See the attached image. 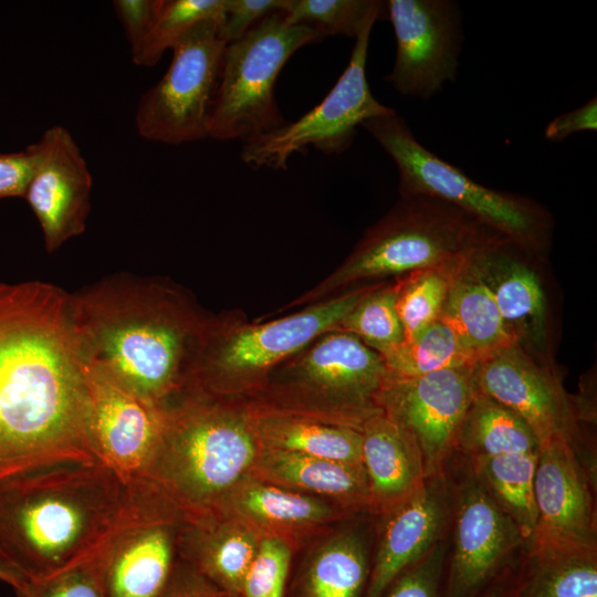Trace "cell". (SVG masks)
Masks as SVG:
<instances>
[{
  "mask_svg": "<svg viewBox=\"0 0 597 597\" xmlns=\"http://www.w3.org/2000/svg\"><path fill=\"white\" fill-rule=\"evenodd\" d=\"M64 462H103L69 293L0 283V482Z\"/></svg>",
  "mask_w": 597,
  "mask_h": 597,
  "instance_id": "1",
  "label": "cell"
},
{
  "mask_svg": "<svg viewBox=\"0 0 597 597\" xmlns=\"http://www.w3.org/2000/svg\"><path fill=\"white\" fill-rule=\"evenodd\" d=\"M69 310L83 362L159 406L187 386L208 318L180 290L116 274L69 294Z\"/></svg>",
  "mask_w": 597,
  "mask_h": 597,
  "instance_id": "2",
  "label": "cell"
},
{
  "mask_svg": "<svg viewBox=\"0 0 597 597\" xmlns=\"http://www.w3.org/2000/svg\"><path fill=\"white\" fill-rule=\"evenodd\" d=\"M149 494L103 462H64L0 482V552L40 580L98 557Z\"/></svg>",
  "mask_w": 597,
  "mask_h": 597,
  "instance_id": "3",
  "label": "cell"
},
{
  "mask_svg": "<svg viewBox=\"0 0 597 597\" xmlns=\"http://www.w3.org/2000/svg\"><path fill=\"white\" fill-rule=\"evenodd\" d=\"M161 407V437L140 481L172 506L201 511L218 504L255 463L253 422L200 392Z\"/></svg>",
  "mask_w": 597,
  "mask_h": 597,
  "instance_id": "4",
  "label": "cell"
},
{
  "mask_svg": "<svg viewBox=\"0 0 597 597\" xmlns=\"http://www.w3.org/2000/svg\"><path fill=\"white\" fill-rule=\"evenodd\" d=\"M483 226L437 198L417 195L369 231L354 253L301 302L313 301L354 282L443 265L490 238Z\"/></svg>",
  "mask_w": 597,
  "mask_h": 597,
  "instance_id": "5",
  "label": "cell"
},
{
  "mask_svg": "<svg viewBox=\"0 0 597 597\" xmlns=\"http://www.w3.org/2000/svg\"><path fill=\"white\" fill-rule=\"evenodd\" d=\"M323 39L311 25L286 23L279 11L227 44L208 138L247 143L284 125L274 95L276 78L297 50Z\"/></svg>",
  "mask_w": 597,
  "mask_h": 597,
  "instance_id": "6",
  "label": "cell"
},
{
  "mask_svg": "<svg viewBox=\"0 0 597 597\" xmlns=\"http://www.w3.org/2000/svg\"><path fill=\"white\" fill-rule=\"evenodd\" d=\"M362 127L394 160L404 197L428 196L471 216L505 238L527 247L544 239L548 218L531 200L488 188L423 146L396 112Z\"/></svg>",
  "mask_w": 597,
  "mask_h": 597,
  "instance_id": "7",
  "label": "cell"
},
{
  "mask_svg": "<svg viewBox=\"0 0 597 597\" xmlns=\"http://www.w3.org/2000/svg\"><path fill=\"white\" fill-rule=\"evenodd\" d=\"M369 290L350 291L263 324L234 327L208 320L187 386L203 391L264 375L320 336L338 331L343 317Z\"/></svg>",
  "mask_w": 597,
  "mask_h": 597,
  "instance_id": "8",
  "label": "cell"
},
{
  "mask_svg": "<svg viewBox=\"0 0 597 597\" xmlns=\"http://www.w3.org/2000/svg\"><path fill=\"white\" fill-rule=\"evenodd\" d=\"M220 22H198L171 48L166 73L137 104L135 126L142 138L167 145L208 138L227 45L219 34Z\"/></svg>",
  "mask_w": 597,
  "mask_h": 597,
  "instance_id": "9",
  "label": "cell"
},
{
  "mask_svg": "<svg viewBox=\"0 0 597 597\" xmlns=\"http://www.w3.org/2000/svg\"><path fill=\"white\" fill-rule=\"evenodd\" d=\"M374 23H367L357 35L346 69L320 104L296 121L243 143L240 156L245 165L285 170L294 154L304 155L310 147L341 155L352 146L363 123L396 113L375 98L366 77Z\"/></svg>",
  "mask_w": 597,
  "mask_h": 597,
  "instance_id": "10",
  "label": "cell"
},
{
  "mask_svg": "<svg viewBox=\"0 0 597 597\" xmlns=\"http://www.w3.org/2000/svg\"><path fill=\"white\" fill-rule=\"evenodd\" d=\"M473 366L398 377L390 374L379 398L384 413L404 428L421 453L427 478L443 473L457 448L475 394Z\"/></svg>",
  "mask_w": 597,
  "mask_h": 597,
  "instance_id": "11",
  "label": "cell"
},
{
  "mask_svg": "<svg viewBox=\"0 0 597 597\" xmlns=\"http://www.w3.org/2000/svg\"><path fill=\"white\" fill-rule=\"evenodd\" d=\"M396 56L385 80L402 96L427 101L454 82L461 50L458 4L450 0L386 1Z\"/></svg>",
  "mask_w": 597,
  "mask_h": 597,
  "instance_id": "12",
  "label": "cell"
},
{
  "mask_svg": "<svg viewBox=\"0 0 597 597\" xmlns=\"http://www.w3.org/2000/svg\"><path fill=\"white\" fill-rule=\"evenodd\" d=\"M536 522L528 540L531 555L597 551L591 479L572 443L540 446L534 479Z\"/></svg>",
  "mask_w": 597,
  "mask_h": 597,
  "instance_id": "13",
  "label": "cell"
},
{
  "mask_svg": "<svg viewBox=\"0 0 597 597\" xmlns=\"http://www.w3.org/2000/svg\"><path fill=\"white\" fill-rule=\"evenodd\" d=\"M290 359V375L335 404L347 426L359 430L383 412L379 398L390 371L381 355L355 335L328 332Z\"/></svg>",
  "mask_w": 597,
  "mask_h": 597,
  "instance_id": "14",
  "label": "cell"
},
{
  "mask_svg": "<svg viewBox=\"0 0 597 597\" xmlns=\"http://www.w3.org/2000/svg\"><path fill=\"white\" fill-rule=\"evenodd\" d=\"M29 147L34 160L23 198L41 227L46 251L52 253L85 231L92 175L64 126L49 127Z\"/></svg>",
  "mask_w": 597,
  "mask_h": 597,
  "instance_id": "15",
  "label": "cell"
},
{
  "mask_svg": "<svg viewBox=\"0 0 597 597\" xmlns=\"http://www.w3.org/2000/svg\"><path fill=\"white\" fill-rule=\"evenodd\" d=\"M98 455L123 481H140L159 443L163 407L137 396L103 368L83 362Z\"/></svg>",
  "mask_w": 597,
  "mask_h": 597,
  "instance_id": "16",
  "label": "cell"
},
{
  "mask_svg": "<svg viewBox=\"0 0 597 597\" xmlns=\"http://www.w3.org/2000/svg\"><path fill=\"white\" fill-rule=\"evenodd\" d=\"M478 391L516 413L540 446L567 441L575 446V409L558 379L526 354L521 344L480 360L474 369Z\"/></svg>",
  "mask_w": 597,
  "mask_h": 597,
  "instance_id": "17",
  "label": "cell"
},
{
  "mask_svg": "<svg viewBox=\"0 0 597 597\" xmlns=\"http://www.w3.org/2000/svg\"><path fill=\"white\" fill-rule=\"evenodd\" d=\"M448 597H475L524 542L517 525L471 471L454 492Z\"/></svg>",
  "mask_w": 597,
  "mask_h": 597,
  "instance_id": "18",
  "label": "cell"
},
{
  "mask_svg": "<svg viewBox=\"0 0 597 597\" xmlns=\"http://www.w3.org/2000/svg\"><path fill=\"white\" fill-rule=\"evenodd\" d=\"M172 506L150 488L135 519L104 552L107 597H159L172 574Z\"/></svg>",
  "mask_w": 597,
  "mask_h": 597,
  "instance_id": "19",
  "label": "cell"
},
{
  "mask_svg": "<svg viewBox=\"0 0 597 597\" xmlns=\"http://www.w3.org/2000/svg\"><path fill=\"white\" fill-rule=\"evenodd\" d=\"M452 495L444 473L426 478L388 510L368 597H379L408 567L443 540L451 517Z\"/></svg>",
  "mask_w": 597,
  "mask_h": 597,
  "instance_id": "20",
  "label": "cell"
},
{
  "mask_svg": "<svg viewBox=\"0 0 597 597\" xmlns=\"http://www.w3.org/2000/svg\"><path fill=\"white\" fill-rule=\"evenodd\" d=\"M472 263L492 294L507 331L540 343L544 335L545 295L536 274L492 239L471 251Z\"/></svg>",
  "mask_w": 597,
  "mask_h": 597,
  "instance_id": "21",
  "label": "cell"
},
{
  "mask_svg": "<svg viewBox=\"0 0 597 597\" xmlns=\"http://www.w3.org/2000/svg\"><path fill=\"white\" fill-rule=\"evenodd\" d=\"M359 431L370 503L389 510L425 482L421 453L412 437L384 412L367 419Z\"/></svg>",
  "mask_w": 597,
  "mask_h": 597,
  "instance_id": "22",
  "label": "cell"
},
{
  "mask_svg": "<svg viewBox=\"0 0 597 597\" xmlns=\"http://www.w3.org/2000/svg\"><path fill=\"white\" fill-rule=\"evenodd\" d=\"M472 250L453 268L439 320L479 363L519 342L505 327L492 294L478 274L471 260Z\"/></svg>",
  "mask_w": 597,
  "mask_h": 597,
  "instance_id": "23",
  "label": "cell"
},
{
  "mask_svg": "<svg viewBox=\"0 0 597 597\" xmlns=\"http://www.w3.org/2000/svg\"><path fill=\"white\" fill-rule=\"evenodd\" d=\"M254 465L261 476L273 483L326 494L354 504L370 503L369 483L363 464L264 448Z\"/></svg>",
  "mask_w": 597,
  "mask_h": 597,
  "instance_id": "24",
  "label": "cell"
},
{
  "mask_svg": "<svg viewBox=\"0 0 597 597\" xmlns=\"http://www.w3.org/2000/svg\"><path fill=\"white\" fill-rule=\"evenodd\" d=\"M253 425L264 448L363 464L362 433L353 427L286 415L261 417Z\"/></svg>",
  "mask_w": 597,
  "mask_h": 597,
  "instance_id": "25",
  "label": "cell"
},
{
  "mask_svg": "<svg viewBox=\"0 0 597 597\" xmlns=\"http://www.w3.org/2000/svg\"><path fill=\"white\" fill-rule=\"evenodd\" d=\"M538 449L536 436L516 413L475 390L461 425L455 450L473 460Z\"/></svg>",
  "mask_w": 597,
  "mask_h": 597,
  "instance_id": "26",
  "label": "cell"
},
{
  "mask_svg": "<svg viewBox=\"0 0 597 597\" xmlns=\"http://www.w3.org/2000/svg\"><path fill=\"white\" fill-rule=\"evenodd\" d=\"M538 451L469 460L470 471L528 542L536 522L534 479Z\"/></svg>",
  "mask_w": 597,
  "mask_h": 597,
  "instance_id": "27",
  "label": "cell"
},
{
  "mask_svg": "<svg viewBox=\"0 0 597 597\" xmlns=\"http://www.w3.org/2000/svg\"><path fill=\"white\" fill-rule=\"evenodd\" d=\"M221 503L242 517L269 525L308 524L333 515L321 500L259 481L234 485Z\"/></svg>",
  "mask_w": 597,
  "mask_h": 597,
  "instance_id": "28",
  "label": "cell"
},
{
  "mask_svg": "<svg viewBox=\"0 0 597 597\" xmlns=\"http://www.w3.org/2000/svg\"><path fill=\"white\" fill-rule=\"evenodd\" d=\"M531 556L534 566L519 597H597V551Z\"/></svg>",
  "mask_w": 597,
  "mask_h": 597,
  "instance_id": "29",
  "label": "cell"
},
{
  "mask_svg": "<svg viewBox=\"0 0 597 597\" xmlns=\"http://www.w3.org/2000/svg\"><path fill=\"white\" fill-rule=\"evenodd\" d=\"M381 357L390 374L398 377H416L478 364L441 320H437L417 337L404 341Z\"/></svg>",
  "mask_w": 597,
  "mask_h": 597,
  "instance_id": "30",
  "label": "cell"
},
{
  "mask_svg": "<svg viewBox=\"0 0 597 597\" xmlns=\"http://www.w3.org/2000/svg\"><path fill=\"white\" fill-rule=\"evenodd\" d=\"M366 572L360 540L354 534H342L315 555L308 570L307 596L358 597Z\"/></svg>",
  "mask_w": 597,
  "mask_h": 597,
  "instance_id": "31",
  "label": "cell"
},
{
  "mask_svg": "<svg viewBox=\"0 0 597 597\" xmlns=\"http://www.w3.org/2000/svg\"><path fill=\"white\" fill-rule=\"evenodd\" d=\"M462 255L443 265L413 271L395 285L396 308L405 341L413 339L439 320L453 268Z\"/></svg>",
  "mask_w": 597,
  "mask_h": 597,
  "instance_id": "32",
  "label": "cell"
},
{
  "mask_svg": "<svg viewBox=\"0 0 597 597\" xmlns=\"http://www.w3.org/2000/svg\"><path fill=\"white\" fill-rule=\"evenodd\" d=\"M283 13L286 23L311 25L324 38L356 39L367 23L386 19L387 8L378 0H290Z\"/></svg>",
  "mask_w": 597,
  "mask_h": 597,
  "instance_id": "33",
  "label": "cell"
},
{
  "mask_svg": "<svg viewBox=\"0 0 597 597\" xmlns=\"http://www.w3.org/2000/svg\"><path fill=\"white\" fill-rule=\"evenodd\" d=\"M338 331L350 333L381 356L405 341L396 308V286L371 287L343 317Z\"/></svg>",
  "mask_w": 597,
  "mask_h": 597,
  "instance_id": "34",
  "label": "cell"
},
{
  "mask_svg": "<svg viewBox=\"0 0 597 597\" xmlns=\"http://www.w3.org/2000/svg\"><path fill=\"white\" fill-rule=\"evenodd\" d=\"M228 0H164L156 22L140 48L132 55L138 66H153L166 50L195 24L223 19Z\"/></svg>",
  "mask_w": 597,
  "mask_h": 597,
  "instance_id": "35",
  "label": "cell"
},
{
  "mask_svg": "<svg viewBox=\"0 0 597 597\" xmlns=\"http://www.w3.org/2000/svg\"><path fill=\"white\" fill-rule=\"evenodd\" d=\"M205 538L197 548L201 568L226 586L241 590L260 541L251 531L234 526L222 527Z\"/></svg>",
  "mask_w": 597,
  "mask_h": 597,
  "instance_id": "36",
  "label": "cell"
},
{
  "mask_svg": "<svg viewBox=\"0 0 597 597\" xmlns=\"http://www.w3.org/2000/svg\"><path fill=\"white\" fill-rule=\"evenodd\" d=\"M104 552L50 577L29 582L19 597H107Z\"/></svg>",
  "mask_w": 597,
  "mask_h": 597,
  "instance_id": "37",
  "label": "cell"
},
{
  "mask_svg": "<svg viewBox=\"0 0 597 597\" xmlns=\"http://www.w3.org/2000/svg\"><path fill=\"white\" fill-rule=\"evenodd\" d=\"M290 564V547L280 537L260 541L258 552L244 577L247 597H283Z\"/></svg>",
  "mask_w": 597,
  "mask_h": 597,
  "instance_id": "38",
  "label": "cell"
},
{
  "mask_svg": "<svg viewBox=\"0 0 597 597\" xmlns=\"http://www.w3.org/2000/svg\"><path fill=\"white\" fill-rule=\"evenodd\" d=\"M446 553L442 540L394 582L387 597H438Z\"/></svg>",
  "mask_w": 597,
  "mask_h": 597,
  "instance_id": "39",
  "label": "cell"
},
{
  "mask_svg": "<svg viewBox=\"0 0 597 597\" xmlns=\"http://www.w3.org/2000/svg\"><path fill=\"white\" fill-rule=\"evenodd\" d=\"M290 0H228L219 34L226 44L242 38L266 15L284 11Z\"/></svg>",
  "mask_w": 597,
  "mask_h": 597,
  "instance_id": "40",
  "label": "cell"
},
{
  "mask_svg": "<svg viewBox=\"0 0 597 597\" xmlns=\"http://www.w3.org/2000/svg\"><path fill=\"white\" fill-rule=\"evenodd\" d=\"M164 0H115L113 8L123 25L132 55L140 48L163 8Z\"/></svg>",
  "mask_w": 597,
  "mask_h": 597,
  "instance_id": "41",
  "label": "cell"
},
{
  "mask_svg": "<svg viewBox=\"0 0 597 597\" xmlns=\"http://www.w3.org/2000/svg\"><path fill=\"white\" fill-rule=\"evenodd\" d=\"M33 160L29 146L22 151L0 153V199L23 198L32 175Z\"/></svg>",
  "mask_w": 597,
  "mask_h": 597,
  "instance_id": "42",
  "label": "cell"
},
{
  "mask_svg": "<svg viewBox=\"0 0 597 597\" xmlns=\"http://www.w3.org/2000/svg\"><path fill=\"white\" fill-rule=\"evenodd\" d=\"M597 129V98L594 96L586 104L563 113L545 127L544 137L549 142H562L579 132Z\"/></svg>",
  "mask_w": 597,
  "mask_h": 597,
  "instance_id": "43",
  "label": "cell"
},
{
  "mask_svg": "<svg viewBox=\"0 0 597 597\" xmlns=\"http://www.w3.org/2000/svg\"><path fill=\"white\" fill-rule=\"evenodd\" d=\"M0 580L14 588L15 593L29 583L27 577L0 552Z\"/></svg>",
  "mask_w": 597,
  "mask_h": 597,
  "instance_id": "44",
  "label": "cell"
},
{
  "mask_svg": "<svg viewBox=\"0 0 597 597\" xmlns=\"http://www.w3.org/2000/svg\"><path fill=\"white\" fill-rule=\"evenodd\" d=\"M159 597H212L206 593L203 589H177V590H168L166 587L164 591L160 594Z\"/></svg>",
  "mask_w": 597,
  "mask_h": 597,
  "instance_id": "45",
  "label": "cell"
},
{
  "mask_svg": "<svg viewBox=\"0 0 597 597\" xmlns=\"http://www.w3.org/2000/svg\"><path fill=\"white\" fill-rule=\"evenodd\" d=\"M484 597H500V595L496 590H492L490 594L485 595Z\"/></svg>",
  "mask_w": 597,
  "mask_h": 597,
  "instance_id": "46",
  "label": "cell"
}]
</instances>
